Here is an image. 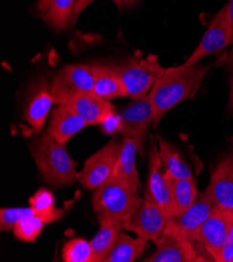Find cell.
<instances>
[{"label": "cell", "instance_id": "obj_1", "mask_svg": "<svg viewBox=\"0 0 233 262\" xmlns=\"http://www.w3.org/2000/svg\"><path fill=\"white\" fill-rule=\"evenodd\" d=\"M208 69V66L200 64L193 66L182 64L165 69L149 94L155 125L178 103L195 96Z\"/></svg>", "mask_w": 233, "mask_h": 262}, {"label": "cell", "instance_id": "obj_2", "mask_svg": "<svg viewBox=\"0 0 233 262\" xmlns=\"http://www.w3.org/2000/svg\"><path fill=\"white\" fill-rule=\"evenodd\" d=\"M31 151L40 172L49 184L61 187L79 180L77 163L70 158L65 144L57 140L48 129L32 143Z\"/></svg>", "mask_w": 233, "mask_h": 262}, {"label": "cell", "instance_id": "obj_3", "mask_svg": "<svg viewBox=\"0 0 233 262\" xmlns=\"http://www.w3.org/2000/svg\"><path fill=\"white\" fill-rule=\"evenodd\" d=\"M96 189L92 205L98 222L117 221L123 226L142 201L137 188L119 178L109 179Z\"/></svg>", "mask_w": 233, "mask_h": 262}, {"label": "cell", "instance_id": "obj_4", "mask_svg": "<svg viewBox=\"0 0 233 262\" xmlns=\"http://www.w3.org/2000/svg\"><path fill=\"white\" fill-rule=\"evenodd\" d=\"M50 89L58 106H69L79 96L93 92L92 65L72 64L64 66L54 77Z\"/></svg>", "mask_w": 233, "mask_h": 262}, {"label": "cell", "instance_id": "obj_5", "mask_svg": "<svg viewBox=\"0 0 233 262\" xmlns=\"http://www.w3.org/2000/svg\"><path fill=\"white\" fill-rule=\"evenodd\" d=\"M233 224V211L217 207L193 237L194 244L207 257L218 261Z\"/></svg>", "mask_w": 233, "mask_h": 262}, {"label": "cell", "instance_id": "obj_6", "mask_svg": "<svg viewBox=\"0 0 233 262\" xmlns=\"http://www.w3.org/2000/svg\"><path fill=\"white\" fill-rule=\"evenodd\" d=\"M117 71L128 95L136 100L147 95L165 68L159 64L156 56H150L140 61L132 59L124 66L117 68Z\"/></svg>", "mask_w": 233, "mask_h": 262}, {"label": "cell", "instance_id": "obj_7", "mask_svg": "<svg viewBox=\"0 0 233 262\" xmlns=\"http://www.w3.org/2000/svg\"><path fill=\"white\" fill-rule=\"evenodd\" d=\"M121 147L122 142L115 137L86 161L79 177V181L85 188H98L112 178Z\"/></svg>", "mask_w": 233, "mask_h": 262}, {"label": "cell", "instance_id": "obj_8", "mask_svg": "<svg viewBox=\"0 0 233 262\" xmlns=\"http://www.w3.org/2000/svg\"><path fill=\"white\" fill-rule=\"evenodd\" d=\"M217 207L208 189L206 188L182 215L167 220L163 234L176 235L193 242L196 232Z\"/></svg>", "mask_w": 233, "mask_h": 262}, {"label": "cell", "instance_id": "obj_9", "mask_svg": "<svg viewBox=\"0 0 233 262\" xmlns=\"http://www.w3.org/2000/svg\"><path fill=\"white\" fill-rule=\"evenodd\" d=\"M233 41V30L228 6L226 5L215 17L209 28L205 32L199 46L183 64L193 66L203 58L216 54L226 48Z\"/></svg>", "mask_w": 233, "mask_h": 262}, {"label": "cell", "instance_id": "obj_10", "mask_svg": "<svg viewBox=\"0 0 233 262\" xmlns=\"http://www.w3.org/2000/svg\"><path fill=\"white\" fill-rule=\"evenodd\" d=\"M120 115L121 134L123 137L133 138L138 145V150L143 154L145 139L151 123L154 122L153 106L149 94L140 99L134 100L124 109Z\"/></svg>", "mask_w": 233, "mask_h": 262}, {"label": "cell", "instance_id": "obj_11", "mask_svg": "<svg viewBox=\"0 0 233 262\" xmlns=\"http://www.w3.org/2000/svg\"><path fill=\"white\" fill-rule=\"evenodd\" d=\"M167 217L162 209L153 201L142 200L133 216L123 224L122 228L132 231L146 241H158L163 234Z\"/></svg>", "mask_w": 233, "mask_h": 262}, {"label": "cell", "instance_id": "obj_12", "mask_svg": "<svg viewBox=\"0 0 233 262\" xmlns=\"http://www.w3.org/2000/svg\"><path fill=\"white\" fill-rule=\"evenodd\" d=\"M157 246L155 253L144 259L146 262H205L209 261L194 244V242L176 236L162 234L155 242Z\"/></svg>", "mask_w": 233, "mask_h": 262}, {"label": "cell", "instance_id": "obj_13", "mask_svg": "<svg viewBox=\"0 0 233 262\" xmlns=\"http://www.w3.org/2000/svg\"><path fill=\"white\" fill-rule=\"evenodd\" d=\"M162 166L163 163L159 149H157V144L152 141L150 147L146 199L156 203L168 220L172 219V200L166 171L165 168L162 171Z\"/></svg>", "mask_w": 233, "mask_h": 262}, {"label": "cell", "instance_id": "obj_14", "mask_svg": "<svg viewBox=\"0 0 233 262\" xmlns=\"http://www.w3.org/2000/svg\"><path fill=\"white\" fill-rule=\"evenodd\" d=\"M54 103L56 102L50 86L44 78L39 80L30 95L24 111V119L32 127L34 134H39L42 130Z\"/></svg>", "mask_w": 233, "mask_h": 262}, {"label": "cell", "instance_id": "obj_15", "mask_svg": "<svg viewBox=\"0 0 233 262\" xmlns=\"http://www.w3.org/2000/svg\"><path fill=\"white\" fill-rule=\"evenodd\" d=\"M207 189L218 207L233 211V156L216 167Z\"/></svg>", "mask_w": 233, "mask_h": 262}, {"label": "cell", "instance_id": "obj_16", "mask_svg": "<svg viewBox=\"0 0 233 262\" xmlns=\"http://www.w3.org/2000/svg\"><path fill=\"white\" fill-rule=\"evenodd\" d=\"M69 106L88 125L102 124L110 116L115 114L113 104L94 92L79 96Z\"/></svg>", "mask_w": 233, "mask_h": 262}, {"label": "cell", "instance_id": "obj_17", "mask_svg": "<svg viewBox=\"0 0 233 262\" xmlns=\"http://www.w3.org/2000/svg\"><path fill=\"white\" fill-rule=\"evenodd\" d=\"M88 124L70 106H59L51 116L48 132L61 143L66 144Z\"/></svg>", "mask_w": 233, "mask_h": 262}, {"label": "cell", "instance_id": "obj_18", "mask_svg": "<svg viewBox=\"0 0 233 262\" xmlns=\"http://www.w3.org/2000/svg\"><path fill=\"white\" fill-rule=\"evenodd\" d=\"M75 0H39L38 9L44 21L61 32L72 25L74 21Z\"/></svg>", "mask_w": 233, "mask_h": 262}, {"label": "cell", "instance_id": "obj_19", "mask_svg": "<svg viewBox=\"0 0 233 262\" xmlns=\"http://www.w3.org/2000/svg\"><path fill=\"white\" fill-rule=\"evenodd\" d=\"M92 68L94 74L93 92L96 95L108 100L129 96L117 68L102 65H92Z\"/></svg>", "mask_w": 233, "mask_h": 262}, {"label": "cell", "instance_id": "obj_20", "mask_svg": "<svg viewBox=\"0 0 233 262\" xmlns=\"http://www.w3.org/2000/svg\"><path fill=\"white\" fill-rule=\"evenodd\" d=\"M166 176L172 200V219L179 217L197 201L198 188L194 179H175L167 171Z\"/></svg>", "mask_w": 233, "mask_h": 262}, {"label": "cell", "instance_id": "obj_21", "mask_svg": "<svg viewBox=\"0 0 233 262\" xmlns=\"http://www.w3.org/2000/svg\"><path fill=\"white\" fill-rule=\"evenodd\" d=\"M150 247L144 238H133L130 235L119 232L116 242L103 262H133Z\"/></svg>", "mask_w": 233, "mask_h": 262}, {"label": "cell", "instance_id": "obj_22", "mask_svg": "<svg viewBox=\"0 0 233 262\" xmlns=\"http://www.w3.org/2000/svg\"><path fill=\"white\" fill-rule=\"evenodd\" d=\"M138 150L137 142L130 137H124L122 147L115 165L112 178H119L130 183L132 186L138 189L139 178L136 169V152Z\"/></svg>", "mask_w": 233, "mask_h": 262}, {"label": "cell", "instance_id": "obj_23", "mask_svg": "<svg viewBox=\"0 0 233 262\" xmlns=\"http://www.w3.org/2000/svg\"><path fill=\"white\" fill-rule=\"evenodd\" d=\"M100 228L90 244L93 250V262H103L112 250L122 224L117 221H101Z\"/></svg>", "mask_w": 233, "mask_h": 262}, {"label": "cell", "instance_id": "obj_24", "mask_svg": "<svg viewBox=\"0 0 233 262\" xmlns=\"http://www.w3.org/2000/svg\"><path fill=\"white\" fill-rule=\"evenodd\" d=\"M159 154L165 170L175 179H194L193 171L179 151L166 140L158 136Z\"/></svg>", "mask_w": 233, "mask_h": 262}, {"label": "cell", "instance_id": "obj_25", "mask_svg": "<svg viewBox=\"0 0 233 262\" xmlns=\"http://www.w3.org/2000/svg\"><path fill=\"white\" fill-rule=\"evenodd\" d=\"M55 196L47 189L38 190L31 199L30 205L37 211L38 216L45 223L50 224L59 221L65 214L64 209H58L55 206Z\"/></svg>", "mask_w": 233, "mask_h": 262}, {"label": "cell", "instance_id": "obj_26", "mask_svg": "<svg viewBox=\"0 0 233 262\" xmlns=\"http://www.w3.org/2000/svg\"><path fill=\"white\" fill-rule=\"evenodd\" d=\"M65 262H93L91 244L83 238H74L67 242L62 250Z\"/></svg>", "mask_w": 233, "mask_h": 262}, {"label": "cell", "instance_id": "obj_27", "mask_svg": "<svg viewBox=\"0 0 233 262\" xmlns=\"http://www.w3.org/2000/svg\"><path fill=\"white\" fill-rule=\"evenodd\" d=\"M45 223L37 215L21 220L13 229L15 236L25 243H34L44 228Z\"/></svg>", "mask_w": 233, "mask_h": 262}, {"label": "cell", "instance_id": "obj_28", "mask_svg": "<svg viewBox=\"0 0 233 262\" xmlns=\"http://www.w3.org/2000/svg\"><path fill=\"white\" fill-rule=\"evenodd\" d=\"M35 215L38 216V213L32 207L2 208V210H0V230L3 232L12 230L21 220Z\"/></svg>", "mask_w": 233, "mask_h": 262}, {"label": "cell", "instance_id": "obj_29", "mask_svg": "<svg viewBox=\"0 0 233 262\" xmlns=\"http://www.w3.org/2000/svg\"><path fill=\"white\" fill-rule=\"evenodd\" d=\"M102 128L106 133L111 134V133H116V132H121V119L120 115H115L113 114L110 116L105 122L102 123Z\"/></svg>", "mask_w": 233, "mask_h": 262}, {"label": "cell", "instance_id": "obj_30", "mask_svg": "<svg viewBox=\"0 0 233 262\" xmlns=\"http://www.w3.org/2000/svg\"><path fill=\"white\" fill-rule=\"evenodd\" d=\"M217 262H233V241L225 243Z\"/></svg>", "mask_w": 233, "mask_h": 262}, {"label": "cell", "instance_id": "obj_31", "mask_svg": "<svg viewBox=\"0 0 233 262\" xmlns=\"http://www.w3.org/2000/svg\"><path fill=\"white\" fill-rule=\"evenodd\" d=\"M95 0H75V8H74V21L79 15Z\"/></svg>", "mask_w": 233, "mask_h": 262}, {"label": "cell", "instance_id": "obj_32", "mask_svg": "<svg viewBox=\"0 0 233 262\" xmlns=\"http://www.w3.org/2000/svg\"><path fill=\"white\" fill-rule=\"evenodd\" d=\"M230 65V78H229V85H230V94H229V102H228V110L233 112V61L229 62Z\"/></svg>", "mask_w": 233, "mask_h": 262}, {"label": "cell", "instance_id": "obj_33", "mask_svg": "<svg viewBox=\"0 0 233 262\" xmlns=\"http://www.w3.org/2000/svg\"><path fill=\"white\" fill-rule=\"evenodd\" d=\"M227 6H228L230 20H231V24H232V30H233V0H230V2L227 4ZM232 43H233V41H232Z\"/></svg>", "mask_w": 233, "mask_h": 262}, {"label": "cell", "instance_id": "obj_34", "mask_svg": "<svg viewBox=\"0 0 233 262\" xmlns=\"http://www.w3.org/2000/svg\"><path fill=\"white\" fill-rule=\"evenodd\" d=\"M112 2H113L119 9H121L122 7H125V4H126V0H112Z\"/></svg>", "mask_w": 233, "mask_h": 262}, {"label": "cell", "instance_id": "obj_35", "mask_svg": "<svg viewBox=\"0 0 233 262\" xmlns=\"http://www.w3.org/2000/svg\"><path fill=\"white\" fill-rule=\"evenodd\" d=\"M138 2V0H126V4H125V7H129V6H133L134 4H136Z\"/></svg>", "mask_w": 233, "mask_h": 262}, {"label": "cell", "instance_id": "obj_36", "mask_svg": "<svg viewBox=\"0 0 233 262\" xmlns=\"http://www.w3.org/2000/svg\"><path fill=\"white\" fill-rule=\"evenodd\" d=\"M230 61H233V48H232V50L230 52V57L228 59V62H230Z\"/></svg>", "mask_w": 233, "mask_h": 262}, {"label": "cell", "instance_id": "obj_37", "mask_svg": "<svg viewBox=\"0 0 233 262\" xmlns=\"http://www.w3.org/2000/svg\"><path fill=\"white\" fill-rule=\"evenodd\" d=\"M231 141H232V142H233V136H232V137H231Z\"/></svg>", "mask_w": 233, "mask_h": 262}]
</instances>
